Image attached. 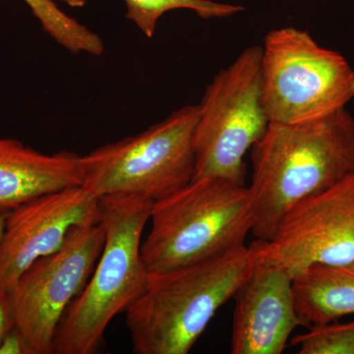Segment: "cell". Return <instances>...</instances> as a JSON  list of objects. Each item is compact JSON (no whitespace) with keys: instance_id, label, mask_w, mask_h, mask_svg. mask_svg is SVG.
Returning <instances> with one entry per match:
<instances>
[{"instance_id":"obj_1","label":"cell","mask_w":354,"mask_h":354,"mask_svg":"<svg viewBox=\"0 0 354 354\" xmlns=\"http://www.w3.org/2000/svg\"><path fill=\"white\" fill-rule=\"evenodd\" d=\"M251 162L252 234L270 241L291 207L354 174L353 116L346 108L306 122H270Z\"/></svg>"},{"instance_id":"obj_2","label":"cell","mask_w":354,"mask_h":354,"mask_svg":"<svg viewBox=\"0 0 354 354\" xmlns=\"http://www.w3.org/2000/svg\"><path fill=\"white\" fill-rule=\"evenodd\" d=\"M266 241L169 271L152 272L127 310L133 351L187 354L216 311L234 298L262 259Z\"/></svg>"},{"instance_id":"obj_3","label":"cell","mask_w":354,"mask_h":354,"mask_svg":"<svg viewBox=\"0 0 354 354\" xmlns=\"http://www.w3.org/2000/svg\"><path fill=\"white\" fill-rule=\"evenodd\" d=\"M104 248L87 285L58 327L53 353L93 354L111 320L127 311L148 285L150 272L141 255V237L153 203L134 196L100 199Z\"/></svg>"},{"instance_id":"obj_4","label":"cell","mask_w":354,"mask_h":354,"mask_svg":"<svg viewBox=\"0 0 354 354\" xmlns=\"http://www.w3.org/2000/svg\"><path fill=\"white\" fill-rule=\"evenodd\" d=\"M150 232L141 244L147 270L162 272L243 248L254 218L248 186L221 178L193 179L153 203Z\"/></svg>"},{"instance_id":"obj_5","label":"cell","mask_w":354,"mask_h":354,"mask_svg":"<svg viewBox=\"0 0 354 354\" xmlns=\"http://www.w3.org/2000/svg\"><path fill=\"white\" fill-rule=\"evenodd\" d=\"M200 106L187 104L135 136L83 156V184L101 199L134 196L152 203L192 181Z\"/></svg>"},{"instance_id":"obj_6","label":"cell","mask_w":354,"mask_h":354,"mask_svg":"<svg viewBox=\"0 0 354 354\" xmlns=\"http://www.w3.org/2000/svg\"><path fill=\"white\" fill-rule=\"evenodd\" d=\"M199 106L193 179L221 177L245 186L244 157L271 122L263 101L262 46H249L221 70Z\"/></svg>"},{"instance_id":"obj_7","label":"cell","mask_w":354,"mask_h":354,"mask_svg":"<svg viewBox=\"0 0 354 354\" xmlns=\"http://www.w3.org/2000/svg\"><path fill=\"white\" fill-rule=\"evenodd\" d=\"M263 101L271 122L299 123L346 109L354 99L348 59L295 27L272 30L262 46Z\"/></svg>"},{"instance_id":"obj_8","label":"cell","mask_w":354,"mask_h":354,"mask_svg":"<svg viewBox=\"0 0 354 354\" xmlns=\"http://www.w3.org/2000/svg\"><path fill=\"white\" fill-rule=\"evenodd\" d=\"M104 239L101 221L76 225L59 250L32 263L8 291L15 327L32 354L53 353L58 327L94 272Z\"/></svg>"},{"instance_id":"obj_9","label":"cell","mask_w":354,"mask_h":354,"mask_svg":"<svg viewBox=\"0 0 354 354\" xmlns=\"http://www.w3.org/2000/svg\"><path fill=\"white\" fill-rule=\"evenodd\" d=\"M265 258L292 279L311 266L353 262L354 174L291 207L266 241Z\"/></svg>"},{"instance_id":"obj_10","label":"cell","mask_w":354,"mask_h":354,"mask_svg":"<svg viewBox=\"0 0 354 354\" xmlns=\"http://www.w3.org/2000/svg\"><path fill=\"white\" fill-rule=\"evenodd\" d=\"M100 221V199L83 186L48 193L14 209L0 239V291H10L32 263L59 250L72 228Z\"/></svg>"},{"instance_id":"obj_11","label":"cell","mask_w":354,"mask_h":354,"mask_svg":"<svg viewBox=\"0 0 354 354\" xmlns=\"http://www.w3.org/2000/svg\"><path fill=\"white\" fill-rule=\"evenodd\" d=\"M234 299L232 354L281 353L293 330L305 327L295 305L292 277L265 254Z\"/></svg>"},{"instance_id":"obj_12","label":"cell","mask_w":354,"mask_h":354,"mask_svg":"<svg viewBox=\"0 0 354 354\" xmlns=\"http://www.w3.org/2000/svg\"><path fill=\"white\" fill-rule=\"evenodd\" d=\"M83 176V156L50 155L0 137V216L48 193L82 186Z\"/></svg>"},{"instance_id":"obj_13","label":"cell","mask_w":354,"mask_h":354,"mask_svg":"<svg viewBox=\"0 0 354 354\" xmlns=\"http://www.w3.org/2000/svg\"><path fill=\"white\" fill-rule=\"evenodd\" d=\"M295 305L305 327L354 315V261L311 266L292 279Z\"/></svg>"},{"instance_id":"obj_14","label":"cell","mask_w":354,"mask_h":354,"mask_svg":"<svg viewBox=\"0 0 354 354\" xmlns=\"http://www.w3.org/2000/svg\"><path fill=\"white\" fill-rule=\"evenodd\" d=\"M44 31L57 44L73 53L100 57L104 50L99 35L70 17L53 0H24Z\"/></svg>"},{"instance_id":"obj_15","label":"cell","mask_w":354,"mask_h":354,"mask_svg":"<svg viewBox=\"0 0 354 354\" xmlns=\"http://www.w3.org/2000/svg\"><path fill=\"white\" fill-rule=\"evenodd\" d=\"M127 18L148 38H152L158 20L164 14L176 9L194 11L203 19L227 18L243 11V7L221 3L213 0H124Z\"/></svg>"},{"instance_id":"obj_16","label":"cell","mask_w":354,"mask_h":354,"mask_svg":"<svg viewBox=\"0 0 354 354\" xmlns=\"http://www.w3.org/2000/svg\"><path fill=\"white\" fill-rule=\"evenodd\" d=\"M291 342L300 354H354V320L312 326Z\"/></svg>"},{"instance_id":"obj_17","label":"cell","mask_w":354,"mask_h":354,"mask_svg":"<svg viewBox=\"0 0 354 354\" xmlns=\"http://www.w3.org/2000/svg\"><path fill=\"white\" fill-rule=\"evenodd\" d=\"M0 354H32V353L19 330L14 327L0 341Z\"/></svg>"},{"instance_id":"obj_18","label":"cell","mask_w":354,"mask_h":354,"mask_svg":"<svg viewBox=\"0 0 354 354\" xmlns=\"http://www.w3.org/2000/svg\"><path fill=\"white\" fill-rule=\"evenodd\" d=\"M15 327L12 302L9 292L0 291V341Z\"/></svg>"},{"instance_id":"obj_19","label":"cell","mask_w":354,"mask_h":354,"mask_svg":"<svg viewBox=\"0 0 354 354\" xmlns=\"http://www.w3.org/2000/svg\"><path fill=\"white\" fill-rule=\"evenodd\" d=\"M64 2L67 6L72 7H83L86 4V0H59Z\"/></svg>"},{"instance_id":"obj_20","label":"cell","mask_w":354,"mask_h":354,"mask_svg":"<svg viewBox=\"0 0 354 354\" xmlns=\"http://www.w3.org/2000/svg\"><path fill=\"white\" fill-rule=\"evenodd\" d=\"M6 216H0V239L3 234L4 227H6Z\"/></svg>"}]
</instances>
